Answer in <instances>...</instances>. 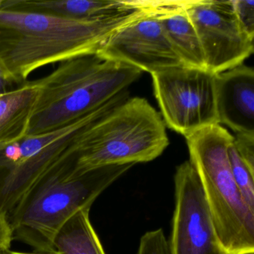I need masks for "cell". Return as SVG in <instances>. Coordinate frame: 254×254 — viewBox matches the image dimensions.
I'll return each mask as SVG.
<instances>
[{
    "mask_svg": "<svg viewBox=\"0 0 254 254\" xmlns=\"http://www.w3.org/2000/svg\"><path fill=\"white\" fill-rule=\"evenodd\" d=\"M144 14L139 8L116 18L75 20L0 3V60L20 86L42 66L97 53L116 31Z\"/></svg>",
    "mask_w": 254,
    "mask_h": 254,
    "instance_id": "cell-1",
    "label": "cell"
},
{
    "mask_svg": "<svg viewBox=\"0 0 254 254\" xmlns=\"http://www.w3.org/2000/svg\"><path fill=\"white\" fill-rule=\"evenodd\" d=\"M142 72L97 53L62 62L50 75L31 81L38 96L27 136L53 131L97 109L128 90Z\"/></svg>",
    "mask_w": 254,
    "mask_h": 254,
    "instance_id": "cell-2",
    "label": "cell"
},
{
    "mask_svg": "<svg viewBox=\"0 0 254 254\" xmlns=\"http://www.w3.org/2000/svg\"><path fill=\"white\" fill-rule=\"evenodd\" d=\"M135 164L112 165L81 174L67 163L49 172L8 215L14 239L50 253L59 230L75 213L91 207L96 199Z\"/></svg>",
    "mask_w": 254,
    "mask_h": 254,
    "instance_id": "cell-3",
    "label": "cell"
},
{
    "mask_svg": "<svg viewBox=\"0 0 254 254\" xmlns=\"http://www.w3.org/2000/svg\"><path fill=\"white\" fill-rule=\"evenodd\" d=\"M185 138L221 247L227 254H254V212L235 182L229 158L234 136L215 124Z\"/></svg>",
    "mask_w": 254,
    "mask_h": 254,
    "instance_id": "cell-4",
    "label": "cell"
},
{
    "mask_svg": "<svg viewBox=\"0 0 254 254\" xmlns=\"http://www.w3.org/2000/svg\"><path fill=\"white\" fill-rule=\"evenodd\" d=\"M169 144L160 113L144 98L129 97L92 126L72 173L151 161Z\"/></svg>",
    "mask_w": 254,
    "mask_h": 254,
    "instance_id": "cell-5",
    "label": "cell"
},
{
    "mask_svg": "<svg viewBox=\"0 0 254 254\" xmlns=\"http://www.w3.org/2000/svg\"><path fill=\"white\" fill-rule=\"evenodd\" d=\"M166 127L184 137L218 124L215 75L207 69L174 66L151 74Z\"/></svg>",
    "mask_w": 254,
    "mask_h": 254,
    "instance_id": "cell-6",
    "label": "cell"
},
{
    "mask_svg": "<svg viewBox=\"0 0 254 254\" xmlns=\"http://www.w3.org/2000/svg\"><path fill=\"white\" fill-rule=\"evenodd\" d=\"M187 13L197 32L209 72L218 74L236 67L254 53V40L239 26L233 0H193Z\"/></svg>",
    "mask_w": 254,
    "mask_h": 254,
    "instance_id": "cell-7",
    "label": "cell"
},
{
    "mask_svg": "<svg viewBox=\"0 0 254 254\" xmlns=\"http://www.w3.org/2000/svg\"><path fill=\"white\" fill-rule=\"evenodd\" d=\"M171 254H227L220 244L201 184L190 160L177 167Z\"/></svg>",
    "mask_w": 254,
    "mask_h": 254,
    "instance_id": "cell-8",
    "label": "cell"
},
{
    "mask_svg": "<svg viewBox=\"0 0 254 254\" xmlns=\"http://www.w3.org/2000/svg\"><path fill=\"white\" fill-rule=\"evenodd\" d=\"M138 2L146 12L116 31L97 54L150 74L184 66L168 41L159 19Z\"/></svg>",
    "mask_w": 254,
    "mask_h": 254,
    "instance_id": "cell-9",
    "label": "cell"
},
{
    "mask_svg": "<svg viewBox=\"0 0 254 254\" xmlns=\"http://www.w3.org/2000/svg\"><path fill=\"white\" fill-rule=\"evenodd\" d=\"M218 124L236 133L254 134V71L240 64L215 75Z\"/></svg>",
    "mask_w": 254,
    "mask_h": 254,
    "instance_id": "cell-10",
    "label": "cell"
},
{
    "mask_svg": "<svg viewBox=\"0 0 254 254\" xmlns=\"http://www.w3.org/2000/svg\"><path fill=\"white\" fill-rule=\"evenodd\" d=\"M160 20L168 41L184 66L206 69L197 32L187 13L190 1H142Z\"/></svg>",
    "mask_w": 254,
    "mask_h": 254,
    "instance_id": "cell-11",
    "label": "cell"
},
{
    "mask_svg": "<svg viewBox=\"0 0 254 254\" xmlns=\"http://www.w3.org/2000/svg\"><path fill=\"white\" fill-rule=\"evenodd\" d=\"M5 8L44 13L75 20H105L127 15L139 9L131 0H0Z\"/></svg>",
    "mask_w": 254,
    "mask_h": 254,
    "instance_id": "cell-12",
    "label": "cell"
},
{
    "mask_svg": "<svg viewBox=\"0 0 254 254\" xmlns=\"http://www.w3.org/2000/svg\"><path fill=\"white\" fill-rule=\"evenodd\" d=\"M37 96L31 81L0 95V152L27 136Z\"/></svg>",
    "mask_w": 254,
    "mask_h": 254,
    "instance_id": "cell-13",
    "label": "cell"
},
{
    "mask_svg": "<svg viewBox=\"0 0 254 254\" xmlns=\"http://www.w3.org/2000/svg\"><path fill=\"white\" fill-rule=\"evenodd\" d=\"M90 208L71 217L59 230L53 251L60 254H106L90 219Z\"/></svg>",
    "mask_w": 254,
    "mask_h": 254,
    "instance_id": "cell-14",
    "label": "cell"
},
{
    "mask_svg": "<svg viewBox=\"0 0 254 254\" xmlns=\"http://www.w3.org/2000/svg\"><path fill=\"white\" fill-rule=\"evenodd\" d=\"M229 158L235 182L248 207L254 212V173L244 163L233 145L229 148Z\"/></svg>",
    "mask_w": 254,
    "mask_h": 254,
    "instance_id": "cell-15",
    "label": "cell"
},
{
    "mask_svg": "<svg viewBox=\"0 0 254 254\" xmlns=\"http://www.w3.org/2000/svg\"><path fill=\"white\" fill-rule=\"evenodd\" d=\"M138 254H171L169 242L162 229L147 232L142 236Z\"/></svg>",
    "mask_w": 254,
    "mask_h": 254,
    "instance_id": "cell-16",
    "label": "cell"
},
{
    "mask_svg": "<svg viewBox=\"0 0 254 254\" xmlns=\"http://www.w3.org/2000/svg\"><path fill=\"white\" fill-rule=\"evenodd\" d=\"M233 5L239 26L250 38L254 40V0H233Z\"/></svg>",
    "mask_w": 254,
    "mask_h": 254,
    "instance_id": "cell-17",
    "label": "cell"
},
{
    "mask_svg": "<svg viewBox=\"0 0 254 254\" xmlns=\"http://www.w3.org/2000/svg\"><path fill=\"white\" fill-rule=\"evenodd\" d=\"M233 145L244 163L254 173V134L236 133Z\"/></svg>",
    "mask_w": 254,
    "mask_h": 254,
    "instance_id": "cell-18",
    "label": "cell"
},
{
    "mask_svg": "<svg viewBox=\"0 0 254 254\" xmlns=\"http://www.w3.org/2000/svg\"><path fill=\"white\" fill-rule=\"evenodd\" d=\"M13 239L12 229L8 217L0 211V251L10 249Z\"/></svg>",
    "mask_w": 254,
    "mask_h": 254,
    "instance_id": "cell-19",
    "label": "cell"
},
{
    "mask_svg": "<svg viewBox=\"0 0 254 254\" xmlns=\"http://www.w3.org/2000/svg\"><path fill=\"white\" fill-rule=\"evenodd\" d=\"M16 84L11 74L0 60V95L7 93L8 87Z\"/></svg>",
    "mask_w": 254,
    "mask_h": 254,
    "instance_id": "cell-20",
    "label": "cell"
},
{
    "mask_svg": "<svg viewBox=\"0 0 254 254\" xmlns=\"http://www.w3.org/2000/svg\"><path fill=\"white\" fill-rule=\"evenodd\" d=\"M0 254H60L58 252L43 253L33 251V252H20V251H11V249L3 250L0 251Z\"/></svg>",
    "mask_w": 254,
    "mask_h": 254,
    "instance_id": "cell-21",
    "label": "cell"
}]
</instances>
